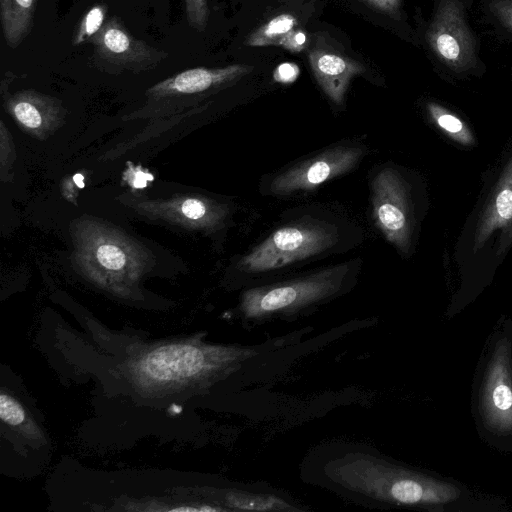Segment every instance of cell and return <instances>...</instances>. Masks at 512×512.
I'll return each mask as SVG.
<instances>
[{"mask_svg":"<svg viewBox=\"0 0 512 512\" xmlns=\"http://www.w3.org/2000/svg\"><path fill=\"white\" fill-rule=\"evenodd\" d=\"M303 481L375 509L430 512H503L505 498L453 478L399 462L366 444L331 442L315 447L301 466Z\"/></svg>","mask_w":512,"mask_h":512,"instance_id":"6da1fadb","label":"cell"},{"mask_svg":"<svg viewBox=\"0 0 512 512\" xmlns=\"http://www.w3.org/2000/svg\"><path fill=\"white\" fill-rule=\"evenodd\" d=\"M427 111L436 125L454 141L471 146L475 140L468 126L454 113L440 104L429 102Z\"/></svg>","mask_w":512,"mask_h":512,"instance_id":"5bb4252c","label":"cell"},{"mask_svg":"<svg viewBox=\"0 0 512 512\" xmlns=\"http://www.w3.org/2000/svg\"><path fill=\"white\" fill-rule=\"evenodd\" d=\"M336 241V234L321 225L284 227L265 239L245 256L240 266L246 272L278 269L327 250Z\"/></svg>","mask_w":512,"mask_h":512,"instance_id":"277c9868","label":"cell"},{"mask_svg":"<svg viewBox=\"0 0 512 512\" xmlns=\"http://www.w3.org/2000/svg\"><path fill=\"white\" fill-rule=\"evenodd\" d=\"M363 150L340 146L300 163L277 176L270 190L286 195L299 190H312L321 183L351 170L360 160Z\"/></svg>","mask_w":512,"mask_h":512,"instance_id":"ba28073f","label":"cell"},{"mask_svg":"<svg viewBox=\"0 0 512 512\" xmlns=\"http://www.w3.org/2000/svg\"><path fill=\"white\" fill-rule=\"evenodd\" d=\"M427 42L451 71L463 73L477 62L476 41L458 0H440L427 30Z\"/></svg>","mask_w":512,"mask_h":512,"instance_id":"8992f818","label":"cell"},{"mask_svg":"<svg viewBox=\"0 0 512 512\" xmlns=\"http://www.w3.org/2000/svg\"><path fill=\"white\" fill-rule=\"evenodd\" d=\"M153 176L150 174H145L143 172H137L134 177L133 185L137 188H143L146 186V182L152 180Z\"/></svg>","mask_w":512,"mask_h":512,"instance_id":"484cf974","label":"cell"},{"mask_svg":"<svg viewBox=\"0 0 512 512\" xmlns=\"http://www.w3.org/2000/svg\"><path fill=\"white\" fill-rule=\"evenodd\" d=\"M309 62L318 84L336 104L342 103L351 79L364 70L361 63L326 50L311 51Z\"/></svg>","mask_w":512,"mask_h":512,"instance_id":"30bf717a","label":"cell"},{"mask_svg":"<svg viewBox=\"0 0 512 512\" xmlns=\"http://www.w3.org/2000/svg\"><path fill=\"white\" fill-rule=\"evenodd\" d=\"M252 69L253 67L245 64L222 68H191L157 83L148 93L156 100L200 95L237 80Z\"/></svg>","mask_w":512,"mask_h":512,"instance_id":"9c48e42d","label":"cell"},{"mask_svg":"<svg viewBox=\"0 0 512 512\" xmlns=\"http://www.w3.org/2000/svg\"><path fill=\"white\" fill-rule=\"evenodd\" d=\"M98 261L106 268L119 270L125 265V255L115 245L105 244L97 249Z\"/></svg>","mask_w":512,"mask_h":512,"instance_id":"d6986e66","label":"cell"},{"mask_svg":"<svg viewBox=\"0 0 512 512\" xmlns=\"http://www.w3.org/2000/svg\"><path fill=\"white\" fill-rule=\"evenodd\" d=\"M512 244V223L511 225L501 233L499 247L497 250V256H500L506 252V250Z\"/></svg>","mask_w":512,"mask_h":512,"instance_id":"d4e9b609","label":"cell"},{"mask_svg":"<svg viewBox=\"0 0 512 512\" xmlns=\"http://www.w3.org/2000/svg\"><path fill=\"white\" fill-rule=\"evenodd\" d=\"M36 0H0V19L4 39L17 48L33 27Z\"/></svg>","mask_w":512,"mask_h":512,"instance_id":"7c38bea8","label":"cell"},{"mask_svg":"<svg viewBox=\"0 0 512 512\" xmlns=\"http://www.w3.org/2000/svg\"><path fill=\"white\" fill-rule=\"evenodd\" d=\"M73 180L79 188L84 187V183H83L84 177L82 174H79V173L75 174L73 177Z\"/></svg>","mask_w":512,"mask_h":512,"instance_id":"4316f807","label":"cell"},{"mask_svg":"<svg viewBox=\"0 0 512 512\" xmlns=\"http://www.w3.org/2000/svg\"><path fill=\"white\" fill-rule=\"evenodd\" d=\"M0 417L6 424L17 426L25 420V411L17 400L2 392L0 395Z\"/></svg>","mask_w":512,"mask_h":512,"instance_id":"ac0fdd59","label":"cell"},{"mask_svg":"<svg viewBox=\"0 0 512 512\" xmlns=\"http://www.w3.org/2000/svg\"><path fill=\"white\" fill-rule=\"evenodd\" d=\"M37 98L38 96L28 92L13 101V112L16 118L30 128L39 127L42 123V115L36 105Z\"/></svg>","mask_w":512,"mask_h":512,"instance_id":"2e32d148","label":"cell"},{"mask_svg":"<svg viewBox=\"0 0 512 512\" xmlns=\"http://www.w3.org/2000/svg\"><path fill=\"white\" fill-rule=\"evenodd\" d=\"M188 24L202 32L206 29L209 18L208 0H184Z\"/></svg>","mask_w":512,"mask_h":512,"instance_id":"e0dca14e","label":"cell"},{"mask_svg":"<svg viewBox=\"0 0 512 512\" xmlns=\"http://www.w3.org/2000/svg\"><path fill=\"white\" fill-rule=\"evenodd\" d=\"M183 214L190 219H201L206 213L207 209L203 202L197 199H188L182 204Z\"/></svg>","mask_w":512,"mask_h":512,"instance_id":"7402d4cb","label":"cell"},{"mask_svg":"<svg viewBox=\"0 0 512 512\" xmlns=\"http://www.w3.org/2000/svg\"><path fill=\"white\" fill-rule=\"evenodd\" d=\"M300 70L295 63H281L273 73L274 80L281 83H291L297 79Z\"/></svg>","mask_w":512,"mask_h":512,"instance_id":"44dd1931","label":"cell"},{"mask_svg":"<svg viewBox=\"0 0 512 512\" xmlns=\"http://www.w3.org/2000/svg\"><path fill=\"white\" fill-rule=\"evenodd\" d=\"M490 10L504 27L512 31V0H494Z\"/></svg>","mask_w":512,"mask_h":512,"instance_id":"ffe728a7","label":"cell"},{"mask_svg":"<svg viewBox=\"0 0 512 512\" xmlns=\"http://www.w3.org/2000/svg\"><path fill=\"white\" fill-rule=\"evenodd\" d=\"M373 216L386 239L400 251L410 247L411 218L404 182L392 169L382 170L373 180Z\"/></svg>","mask_w":512,"mask_h":512,"instance_id":"52a82bcc","label":"cell"},{"mask_svg":"<svg viewBox=\"0 0 512 512\" xmlns=\"http://www.w3.org/2000/svg\"><path fill=\"white\" fill-rule=\"evenodd\" d=\"M307 43V36L304 31L298 29L292 36L288 46L287 50L291 52H299L303 50L306 47Z\"/></svg>","mask_w":512,"mask_h":512,"instance_id":"cb8c5ba5","label":"cell"},{"mask_svg":"<svg viewBox=\"0 0 512 512\" xmlns=\"http://www.w3.org/2000/svg\"><path fill=\"white\" fill-rule=\"evenodd\" d=\"M512 223V155L508 159L498 182L477 225L474 252L480 250L498 229L502 232Z\"/></svg>","mask_w":512,"mask_h":512,"instance_id":"8fae6325","label":"cell"},{"mask_svg":"<svg viewBox=\"0 0 512 512\" xmlns=\"http://www.w3.org/2000/svg\"><path fill=\"white\" fill-rule=\"evenodd\" d=\"M369 6L384 12L386 14L396 16L399 13L401 0H361Z\"/></svg>","mask_w":512,"mask_h":512,"instance_id":"603a6c76","label":"cell"},{"mask_svg":"<svg viewBox=\"0 0 512 512\" xmlns=\"http://www.w3.org/2000/svg\"><path fill=\"white\" fill-rule=\"evenodd\" d=\"M107 13L105 4H96L92 6L83 16L77 26L72 44L74 46L81 45L90 41L103 27Z\"/></svg>","mask_w":512,"mask_h":512,"instance_id":"9a60e30c","label":"cell"},{"mask_svg":"<svg viewBox=\"0 0 512 512\" xmlns=\"http://www.w3.org/2000/svg\"><path fill=\"white\" fill-rule=\"evenodd\" d=\"M471 412L480 438L512 453V318L503 316L481 350L472 383Z\"/></svg>","mask_w":512,"mask_h":512,"instance_id":"7a4b0ae2","label":"cell"},{"mask_svg":"<svg viewBox=\"0 0 512 512\" xmlns=\"http://www.w3.org/2000/svg\"><path fill=\"white\" fill-rule=\"evenodd\" d=\"M298 21L295 16L284 13L269 20L249 35L246 44L253 47L287 46L296 32Z\"/></svg>","mask_w":512,"mask_h":512,"instance_id":"4fadbf2b","label":"cell"},{"mask_svg":"<svg viewBox=\"0 0 512 512\" xmlns=\"http://www.w3.org/2000/svg\"><path fill=\"white\" fill-rule=\"evenodd\" d=\"M347 272L348 266L341 265L306 277L250 288L241 297L242 319L250 327L276 319L294 321L337 296Z\"/></svg>","mask_w":512,"mask_h":512,"instance_id":"3957f363","label":"cell"},{"mask_svg":"<svg viewBox=\"0 0 512 512\" xmlns=\"http://www.w3.org/2000/svg\"><path fill=\"white\" fill-rule=\"evenodd\" d=\"M89 42L95 66L109 73L148 71L168 58L165 51L135 38L116 16L107 19Z\"/></svg>","mask_w":512,"mask_h":512,"instance_id":"5b68a950","label":"cell"}]
</instances>
